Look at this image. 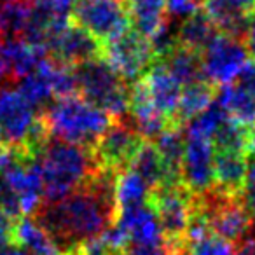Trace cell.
<instances>
[{
	"label": "cell",
	"mask_w": 255,
	"mask_h": 255,
	"mask_svg": "<svg viewBox=\"0 0 255 255\" xmlns=\"http://www.w3.org/2000/svg\"><path fill=\"white\" fill-rule=\"evenodd\" d=\"M116 173L100 168L86 184L54 203H42L35 217L60 248L81 255L84 241L103 234L117 219Z\"/></svg>",
	"instance_id": "1"
},
{
	"label": "cell",
	"mask_w": 255,
	"mask_h": 255,
	"mask_svg": "<svg viewBox=\"0 0 255 255\" xmlns=\"http://www.w3.org/2000/svg\"><path fill=\"white\" fill-rule=\"evenodd\" d=\"M44 203L63 199L100 170L93 149L49 136L37 154Z\"/></svg>",
	"instance_id": "2"
},
{
	"label": "cell",
	"mask_w": 255,
	"mask_h": 255,
	"mask_svg": "<svg viewBox=\"0 0 255 255\" xmlns=\"http://www.w3.org/2000/svg\"><path fill=\"white\" fill-rule=\"evenodd\" d=\"M49 136L93 149L100 136L112 126L116 117L93 105L84 96L68 95L56 98L40 112Z\"/></svg>",
	"instance_id": "3"
},
{
	"label": "cell",
	"mask_w": 255,
	"mask_h": 255,
	"mask_svg": "<svg viewBox=\"0 0 255 255\" xmlns=\"http://www.w3.org/2000/svg\"><path fill=\"white\" fill-rule=\"evenodd\" d=\"M77 79V93L93 105L121 119L129 112V91L128 84L102 56L74 67Z\"/></svg>",
	"instance_id": "4"
},
{
	"label": "cell",
	"mask_w": 255,
	"mask_h": 255,
	"mask_svg": "<svg viewBox=\"0 0 255 255\" xmlns=\"http://www.w3.org/2000/svg\"><path fill=\"white\" fill-rule=\"evenodd\" d=\"M0 128L9 143H14L37 156L49 140L40 112L23 96L19 89L0 88Z\"/></svg>",
	"instance_id": "5"
},
{
	"label": "cell",
	"mask_w": 255,
	"mask_h": 255,
	"mask_svg": "<svg viewBox=\"0 0 255 255\" xmlns=\"http://www.w3.org/2000/svg\"><path fill=\"white\" fill-rule=\"evenodd\" d=\"M149 203L159 219L164 243L175 255L185 254V236L196 206V194L184 182L159 185L149 194Z\"/></svg>",
	"instance_id": "6"
},
{
	"label": "cell",
	"mask_w": 255,
	"mask_h": 255,
	"mask_svg": "<svg viewBox=\"0 0 255 255\" xmlns=\"http://www.w3.org/2000/svg\"><path fill=\"white\" fill-rule=\"evenodd\" d=\"M201 206L208 219V226L227 241L241 245L255 233V219L241 201V196H227L219 191H210L199 196Z\"/></svg>",
	"instance_id": "7"
},
{
	"label": "cell",
	"mask_w": 255,
	"mask_h": 255,
	"mask_svg": "<svg viewBox=\"0 0 255 255\" xmlns=\"http://www.w3.org/2000/svg\"><path fill=\"white\" fill-rule=\"evenodd\" d=\"M70 18L102 44L124 33L131 25L126 0H75Z\"/></svg>",
	"instance_id": "8"
},
{
	"label": "cell",
	"mask_w": 255,
	"mask_h": 255,
	"mask_svg": "<svg viewBox=\"0 0 255 255\" xmlns=\"http://www.w3.org/2000/svg\"><path fill=\"white\" fill-rule=\"evenodd\" d=\"M102 58L128 82H135L156 61L154 46L138 30H126L103 44Z\"/></svg>",
	"instance_id": "9"
},
{
	"label": "cell",
	"mask_w": 255,
	"mask_h": 255,
	"mask_svg": "<svg viewBox=\"0 0 255 255\" xmlns=\"http://www.w3.org/2000/svg\"><path fill=\"white\" fill-rule=\"evenodd\" d=\"M247 44L240 37L219 32L201 51V65L205 79L217 86L233 82L250 58Z\"/></svg>",
	"instance_id": "10"
},
{
	"label": "cell",
	"mask_w": 255,
	"mask_h": 255,
	"mask_svg": "<svg viewBox=\"0 0 255 255\" xmlns=\"http://www.w3.org/2000/svg\"><path fill=\"white\" fill-rule=\"evenodd\" d=\"M143 140L145 138L135 128V124L116 119L95 143L93 154L102 170L117 175L119 171L129 168Z\"/></svg>",
	"instance_id": "11"
},
{
	"label": "cell",
	"mask_w": 255,
	"mask_h": 255,
	"mask_svg": "<svg viewBox=\"0 0 255 255\" xmlns=\"http://www.w3.org/2000/svg\"><path fill=\"white\" fill-rule=\"evenodd\" d=\"M102 49L103 44L86 28L72 21V18L63 28L51 37L46 46L47 56L70 67H77L93 58H100Z\"/></svg>",
	"instance_id": "12"
},
{
	"label": "cell",
	"mask_w": 255,
	"mask_h": 255,
	"mask_svg": "<svg viewBox=\"0 0 255 255\" xmlns=\"http://www.w3.org/2000/svg\"><path fill=\"white\" fill-rule=\"evenodd\" d=\"M215 145L208 138L185 136V149L182 157V182L196 196H203L215 187L213 171Z\"/></svg>",
	"instance_id": "13"
},
{
	"label": "cell",
	"mask_w": 255,
	"mask_h": 255,
	"mask_svg": "<svg viewBox=\"0 0 255 255\" xmlns=\"http://www.w3.org/2000/svg\"><path fill=\"white\" fill-rule=\"evenodd\" d=\"M142 81L145 82L147 91H149L150 98L156 103L157 109L170 119L171 124L182 126L177 123V109L184 86L171 74L170 68L161 60H156L142 75Z\"/></svg>",
	"instance_id": "14"
},
{
	"label": "cell",
	"mask_w": 255,
	"mask_h": 255,
	"mask_svg": "<svg viewBox=\"0 0 255 255\" xmlns=\"http://www.w3.org/2000/svg\"><path fill=\"white\" fill-rule=\"evenodd\" d=\"M116 224L126 234L129 245L154 247V245L164 243V234L161 229L159 219L149 203L121 212L116 219Z\"/></svg>",
	"instance_id": "15"
},
{
	"label": "cell",
	"mask_w": 255,
	"mask_h": 255,
	"mask_svg": "<svg viewBox=\"0 0 255 255\" xmlns=\"http://www.w3.org/2000/svg\"><path fill=\"white\" fill-rule=\"evenodd\" d=\"M128 114H131L133 124L142 133L143 138L154 140L164 128L171 126L170 119L152 102L142 77L136 79L131 84V91H129V112Z\"/></svg>",
	"instance_id": "16"
},
{
	"label": "cell",
	"mask_w": 255,
	"mask_h": 255,
	"mask_svg": "<svg viewBox=\"0 0 255 255\" xmlns=\"http://www.w3.org/2000/svg\"><path fill=\"white\" fill-rule=\"evenodd\" d=\"M201 7L220 32L245 39L255 4L252 0H201Z\"/></svg>",
	"instance_id": "17"
},
{
	"label": "cell",
	"mask_w": 255,
	"mask_h": 255,
	"mask_svg": "<svg viewBox=\"0 0 255 255\" xmlns=\"http://www.w3.org/2000/svg\"><path fill=\"white\" fill-rule=\"evenodd\" d=\"M250 156L236 150L215 149L213 171H215V191L227 196H241L247 180Z\"/></svg>",
	"instance_id": "18"
},
{
	"label": "cell",
	"mask_w": 255,
	"mask_h": 255,
	"mask_svg": "<svg viewBox=\"0 0 255 255\" xmlns=\"http://www.w3.org/2000/svg\"><path fill=\"white\" fill-rule=\"evenodd\" d=\"M131 23L150 42H156L163 35L170 33L166 0H126Z\"/></svg>",
	"instance_id": "19"
},
{
	"label": "cell",
	"mask_w": 255,
	"mask_h": 255,
	"mask_svg": "<svg viewBox=\"0 0 255 255\" xmlns=\"http://www.w3.org/2000/svg\"><path fill=\"white\" fill-rule=\"evenodd\" d=\"M11 243L32 255H60V248L39 220L21 215L12 220Z\"/></svg>",
	"instance_id": "20"
},
{
	"label": "cell",
	"mask_w": 255,
	"mask_h": 255,
	"mask_svg": "<svg viewBox=\"0 0 255 255\" xmlns=\"http://www.w3.org/2000/svg\"><path fill=\"white\" fill-rule=\"evenodd\" d=\"M129 168L135 170L136 173L147 182L150 191L159 187V185L178 184V182H182V180H177V178L171 177L166 164H164L163 157H161L159 150H157L156 143L149 138H145L142 142V145H140V149L136 150Z\"/></svg>",
	"instance_id": "21"
},
{
	"label": "cell",
	"mask_w": 255,
	"mask_h": 255,
	"mask_svg": "<svg viewBox=\"0 0 255 255\" xmlns=\"http://www.w3.org/2000/svg\"><path fill=\"white\" fill-rule=\"evenodd\" d=\"M217 102L229 117L255 129V93L233 81L220 86Z\"/></svg>",
	"instance_id": "22"
},
{
	"label": "cell",
	"mask_w": 255,
	"mask_h": 255,
	"mask_svg": "<svg viewBox=\"0 0 255 255\" xmlns=\"http://www.w3.org/2000/svg\"><path fill=\"white\" fill-rule=\"evenodd\" d=\"M219 32L220 30L215 26L212 18L199 5L194 12L185 16V19L178 26V32L175 33V39L180 46L201 53Z\"/></svg>",
	"instance_id": "23"
},
{
	"label": "cell",
	"mask_w": 255,
	"mask_h": 255,
	"mask_svg": "<svg viewBox=\"0 0 255 255\" xmlns=\"http://www.w3.org/2000/svg\"><path fill=\"white\" fill-rule=\"evenodd\" d=\"M157 60H161L170 68V72L178 79V82L182 86L194 84V82L205 79L203 65H201V53L180 46L178 42H175Z\"/></svg>",
	"instance_id": "24"
},
{
	"label": "cell",
	"mask_w": 255,
	"mask_h": 255,
	"mask_svg": "<svg viewBox=\"0 0 255 255\" xmlns=\"http://www.w3.org/2000/svg\"><path fill=\"white\" fill-rule=\"evenodd\" d=\"M150 187L147 182L131 168L119 171L116 175V185H114V196H116L117 215L126 210L142 206L149 201Z\"/></svg>",
	"instance_id": "25"
},
{
	"label": "cell",
	"mask_w": 255,
	"mask_h": 255,
	"mask_svg": "<svg viewBox=\"0 0 255 255\" xmlns=\"http://www.w3.org/2000/svg\"><path fill=\"white\" fill-rule=\"evenodd\" d=\"M215 86L210 84L206 79L194 82V84L184 86L177 109V123L184 126L192 117H196L205 109H208L215 102Z\"/></svg>",
	"instance_id": "26"
},
{
	"label": "cell",
	"mask_w": 255,
	"mask_h": 255,
	"mask_svg": "<svg viewBox=\"0 0 255 255\" xmlns=\"http://www.w3.org/2000/svg\"><path fill=\"white\" fill-rule=\"evenodd\" d=\"M154 143H156L157 150H159L161 157H163L171 177L177 178V180H182L180 170H182V157H184V149H185L184 126H177V124L166 126L154 138Z\"/></svg>",
	"instance_id": "27"
},
{
	"label": "cell",
	"mask_w": 255,
	"mask_h": 255,
	"mask_svg": "<svg viewBox=\"0 0 255 255\" xmlns=\"http://www.w3.org/2000/svg\"><path fill=\"white\" fill-rule=\"evenodd\" d=\"M252 128L238 123L236 119L226 116L222 124L217 129L213 136V145L215 149H226V150H236L252 156V138H254Z\"/></svg>",
	"instance_id": "28"
},
{
	"label": "cell",
	"mask_w": 255,
	"mask_h": 255,
	"mask_svg": "<svg viewBox=\"0 0 255 255\" xmlns=\"http://www.w3.org/2000/svg\"><path fill=\"white\" fill-rule=\"evenodd\" d=\"M32 7L26 0H0V37H23Z\"/></svg>",
	"instance_id": "29"
},
{
	"label": "cell",
	"mask_w": 255,
	"mask_h": 255,
	"mask_svg": "<svg viewBox=\"0 0 255 255\" xmlns=\"http://www.w3.org/2000/svg\"><path fill=\"white\" fill-rule=\"evenodd\" d=\"M227 114L224 112V109L219 105V102H213L208 109H205L201 114H198L196 117H192L189 123H185V136H196V138H208L213 142L217 129L222 124V121L226 119Z\"/></svg>",
	"instance_id": "30"
},
{
	"label": "cell",
	"mask_w": 255,
	"mask_h": 255,
	"mask_svg": "<svg viewBox=\"0 0 255 255\" xmlns=\"http://www.w3.org/2000/svg\"><path fill=\"white\" fill-rule=\"evenodd\" d=\"M234 252L236 245L210 231L203 238L192 241L184 255H234Z\"/></svg>",
	"instance_id": "31"
},
{
	"label": "cell",
	"mask_w": 255,
	"mask_h": 255,
	"mask_svg": "<svg viewBox=\"0 0 255 255\" xmlns=\"http://www.w3.org/2000/svg\"><path fill=\"white\" fill-rule=\"evenodd\" d=\"M74 2L75 0H37L33 5L39 7L42 12H46L54 21L67 23V21H70Z\"/></svg>",
	"instance_id": "32"
},
{
	"label": "cell",
	"mask_w": 255,
	"mask_h": 255,
	"mask_svg": "<svg viewBox=\"0 0 255 255\" xmlns=\"http://www.w3.org/2000/svg\"><path fill=\"white\" fill-rule=\"evenodd\" d=\"M241 201L255 219V156L250 157V163H248L247 180H245V187L243 192H241Z\"/></svg>",
	"instance_id": "33"
},
{
	"label": "cell",
	"mask_w": 255,
	"mask_h": 255,
	"mask_svg": "<svg viewBox=\"0 0 255 255\" xmlns=\"http://www.w3.org/2000/svg\"><path fill=\"white\" fill-rule=\"evenodd\" d=\"M201 5L199 0H166V9L173 16H187Z\"/></svg>",
	"instance_id": "34"
},
{
	"label": "cell",
	"mask_w": 255,
	"mask_h": 255,
	"mask_svg": "<svg viewBox=\"0 0 255 255\" xmlns=\"http://www.w3.org/2000/svg\"><path fill=\"white\" fill-rule=\"evenodd\" d=\"M124 255H175L168 248L166 243L154 245V247H142V245H128Z\"/></svg>",
	"instance_id": "35"
},
{
	"label": "cell",
	"mask_w": 255,
	"mask_h": 255,
	"mask_svg": "<svg viewBox=\"0 0 255 255\" xmlns=\"http://www.w3.org/2000/svg\"><path fill=\"white\" fill-rule=\"evenodd\" d=\"M234 82H238L240 86H243V88L250 89L252 93H255V56L248 58V61L241 68V72L234 79Z\"/></svg>",
	"instance_id": "36"
},
{
	"label": "cell",
	"mask_w": 255,
	"mask_h": 255,
	"mask_svg": "<svg viewBox=\"0 0 255 255\" xmlns=\"http://www.w3.org/2000/svg\"><path fill=\"white\" fill-rule=\"evenodd\" d=\"M11 231H12V219L0 208V247L11 245Z\"/></svg>",
	"instance_id": "37"
},
{
	"label": "cell",
	"mask_w": 255,
	"mask_h": 255,
	"mask_svg": "<svg viewBox=\"0 0 255 255\" xmlns=\"http://www.w3.org/2000/svg\"><path fill=\"white\" fill-rule=\"evenodd\" d=\"M245 44H247L248 51H250L252 56H255V9L252 11L250 18H248V26L247 33H245Z\"/></svg>",
	"instance_id": "38"
},
{
	"label": "cell",
	"mask_w": 255,
	"mask_h": 255,
	"mask_svg": "<svg viewBox=\"0 0 255 255\" xmlns=\"http://www.w3.org/2000/svg\"><path fill=\"white\" fill-rule=\"evenodd\" d=\"M234 255H255V234L250 238V240H247L241 245H238Z\"/></svg>",
	"instance_id": "39"
},
{
	"label": "cell",
	"mask_w": 255,
	"mask_h": 255,
	"mask_svg": "<svg viewBox=\"0 0 255 255\" xmlns=\"http://www.w3.org/2000/svg\"><path fill=\"white\" fill-rule=\"evenodd\" d=\"M0 255H28V252L21 250L16 245H5V247H0Z\"/></svg>",
	"instance_id": "40"
},
{
	"label": "cell",
	"mask_w": 255,
	"mask_h": 255,
	"mask_svg": "<svg viewBox=\"0 0 255 255\" xmlns=\"http://www.w3.org/2000/svg\"><path fill=\"white\" fill-rule=\"evenodd\" d=\"M4 143H9L4 136V131H2V128H0V145H4Z\"/></svg>",
	"instance_id": "41"
},
{
	"label": "cell",
	"mask_w": 255,
	"mask_h": 255,
	"mask_svg": "<svg viewBox=\"0 0 255 255\" xmlns=\"http://www.w3.org/2000/svg\"><path fill=\"white\" fill-rule=\"evenodd\" d=\"M255 156V131H254V138H252V156L250 157H254Z\"/></svg>",
	"instance_id": "42"
},
{
	"label": "cell",
	"mask_w": 255,
	"mask_h": 255,
	"mask_svg": "<svg viewBox=\"0 0 255 255\" xmlns=\"http://www.w3.org/2000/svg\"><path fill=\"white\" fill-rule=\"evenodd\" d=\"M26 2H28V4H32V5H33V4H35V2H37V0H26Z\"/></svg>",
	"instance_id": "43"
},
{
	"label": "cell",
	"mask_w": 255,
	"mask_h": 255,
	"mask_svg": "<svg viewBox=\"0 0 255 255\" xmlns=\"http://www.w3.org/2000/svg\"><path fill=\"white\" fill-rule=\"evenodd\" d=\"M252 2H254V4H255V0H252Z\"/></svg>",
	"instance_id": "44"
},
{
	"label": "cell",
	"mask_w": 255,
	"mask_h": 255,
	"mask_svg": "<svg viewBox=\"0 0 255 255\" xmlns=\"http://www.w3.org/2000/svg\"><path fill=\"white\" fill-rule=\"evenodd\" d=\"M121 255H124V252H123V254H121Z\"/></svg>",
	"instance_id": "45"
},
{
	"label": "cell",
	"mask_w": 255,
	"mask_h": 255,
	"mask_svg": "<svg viewBox=\"0 0 255 255\" xmlns=\"http://www.w3.org/2000/svg\"><path fill=\"white\" fill-rule=\"evenodd\" d=\"M28 255H32V254H28Z\"/></svg>",
	"instance_id": "46"
}]
</instances>
